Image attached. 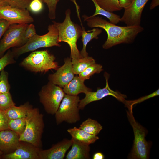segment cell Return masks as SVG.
I'll use <instances>...</instances> for the list:
<instances>
[{
    "instance_id": "cell-1",
    "label": "cell",
    "mask_w": 159,
    "mask_h": 159,
    "mask_svg": "<svg viewBox=\"0 0 159 159\" xmlns=\"http://www.w3.org/2000/svg\"><path fill=\"white\" fill-rule=\"evenodd\" d=\"M82 17L89 27L100 28L106 32L107 38L102 45L103 48L105 49L122 43H132L138 34L144 30V28L140 25L120 26L108 22L99 16L83 15Z\"/></svg>"
},
{
    "instance_id": "cell-2",
    "label": "cell",
    "mask_w": 159,
    "mask_h": 159,
    "mask_svg": "<svg viewBox=\"0 0 159 159\" xmlns=\"http://www.w3.org/2000/svg\"><path fill=\"white\" fill-rule=\"evenodd\" d=\"M65 16L62 23L52 21L58 32V42H66L70 48V58L72 59H77L82 57L77 45L78 39L81 36L82 29L78 24L72 22L71 19V10L67 9L65 12Z\"/></svg>"
},
{
    "instance_id": "cell-3",
    "label": "cell",
    "mask_w": 159,
    "mask_h": 159,
    "mask_svg": "<svg viewBox=\"0 0 159 159\" xmlns=\"http://www.w3.org/2000/svg\"><path fill=\"white\" fill-rule=\"evenodd\" d=\"M26 120L25 129L19 136V141L27 142L40 149L42 146L41 139L44 126L43 115L38 108L32 107Z\"/></svg>"
},
{
    "instance_id": "cell-4",
    "label": "cell",
    "mask_w": 159,
    "mask_h": 159,
    "mask_svg": "<svg viewBox=\"0 0 159 159\" xmlns=\"http://www.w3.org/2000/svg\"><path fill=\"white\" fill-rule=\"evenodd\" d=\"M48 30V32L45 34L39 35L36 34L23 46L14 49L12 52L14 57L41 48L60 47L58 42V32L56 26L54 24L49 25Z\"/></svg>"
},
{
    "instance_id": "cell-5",
    "label": "cell",
    "mask_w": 159,
    "mask_h": 159,
    "mask_svg": "<svg viewBox=\"0 0 159 159\" xmlns=\"http://www.w3.org/2000/svg\"><path fill=\"white\" fill-rule=\"evenodd\" d=\"M55 57L47 50L33 51L21 62L26 69L34 72H46L49 70H57L59 67Z\"/></svg>"
},
{
    "instance_id": "cell-6",
    "label": "cell",
    "mask_w": 159,
    "mask_h": 159,
    "mask_svg": "<svg viewBox=\"0 0 159 159\" xmlns=\"http://www.w3.org/2000/svg\"><path fill=\"white\" fill-rule=\"evenodd\" d=\"M80 101L78 95L65 94L55 114L56 123L59 125L63 122L75 123L80 120L78 105Z\"/></svg>"
},
{
    "instance_id": "cell-7",
    "label": "cell",
    "mask_w": 159,
    "mask_h": 159,
    "mask_svg": "<svg viewBox=\"0 0 159 159\" xmlns=\"http://www.w3.org/2000/svg\"><path fill=\"white\" fill-rule=\"evenodd\" d=\"M65 94L61 87L50 81L42 87L38 94L45 110L52 115L57 111Z\"/></svg>"
},
{
    "instance_id": "cell-8",
    "label": "cell",
    "mask_w": 159,
    "mask_h": 159,
    "mask_svg": "<svg viewBox=\"0 0 159 159\" xmlns=\"http://www.w3.org/2000/svg\"><path fill=\"white\" fill-rule=\"evenodd\" d=\"M127 116L133 128L134 140L130 158L132 159H146L148 158L149 145L145 138L146 132L144 128L136 122L130 108Z\"/></svg>"
},
{
    "instance_id": "cell-9",
    "label": "cell",
    "mask_w": 159,
    "mask_h": 159,
    "mask_svg": "<svg viewBox=\"0 0 159 159\" xmlns=\"http://www.w3.org/2000/svg\"><path fill=\"white\" fill-rule=\"evenodd\" d=\"M28 24H14L9 26L0 41V58L11 48L20 47L24 44L23 35Z\"/></svg>"
},
{
    "instance_id": "cell-10",
    "label": "cell",
    "mask_w": 159,
    "mask_h": 159,
    "mask_svg": "<svg viewBox=\"0 0 159 159\" xmlns=\"http://www.w3.org/2000/svg\"><path fill=\"white\" fill-rule=\"evenodd\" d=\"M105 75L106 80L105 87L102 88H98L95 92L90 91L85 94V97L80 100L79 102L78 107L80 110L83 109L86 105L92 102L100 100L108 95L112 96L125 104L126 101L125 99L126 96L119 92L112 90L109 85L108 77L106 74Z\"/></svg>"
},
{
    "instance_id": "cell-11",
    "label": "cell",
    "mask_w": 159,
    "mask_h": 159,
    "mask_svg": "<svg viewBox=\"0 0 159 159\" xmlns=\"http://www.w3.org/2000/svg\"><path fill=\"white\" fill-rule=\"evenodd\" d=\"M0 19L7 21L11 25L27 24L34 21L29 11L7 5L0 7Z\"/></svg>"
},
{
    "instance_id": "cell-12",
    "label": "cell",
    "mask_w": 159,
    "mask_h": 159,
    "mask_svg": "<svg viewBox=\"0 0 159 159\" xmlns=\"http://www.w3.org/2000/svg\"><path fill=\"white\" fill-rule=\"evenodd\" d=\"M149 0H134L131 5L124 9L120 21L127 26L140 25L142 14L147 2Z\"/></svg>"
},
{
    "instance_id": "cell-13",
    "label": "cell",
    "mask_w": 159,
    "mask_h": 159,
    "mask_svg": "<svg viewBox=\"0 0 159 159\" xmlns=\"http://www.w3.org/2000/svg\"><path fill=\"white\" fill-rule=\"evenodd\" d=\"M64 62V64L59 68L55 73L48 76L49 81L62 88L69 83L74 76L71 58L65 59Z\"/></svg>"
},
{
    "instance_id": "cell-14",
    "label": "cell",
    "mask_w": 159,
    "mask_h": 159,
    "mask_svg": "<svg viewBox=\"0 0 159 159\" xmlns=\"http://www.w3.org/2000/svg\"><path fill=\"white\" fill-rule=\"evenodd\" d=\"M40 149L27 142L20 141L14 151L3 154L1 158L5 159H39L38 152Z\"/></svg>"
},
{
    "instance_id": "cell-15",
    "label": "cell",
    "mask_w": 159,
    "mask_h": 159,
    "mask_svg": "<svg viewBox=\"0 0 159 159\" xmlns=\"http://www.w3.org/2000/svg\"><path fill=\"white\" fill-rule=\"evenodd\" d=\"M72 144L71 139H64L53 145L49 149H40L38 152L39 159H63Z\"/></svg>"
},
{
    "instance_id": "cell-16",
    "label": "cell",
    "mask_w": 159,
    "mask_h": 159,
    "mask_svg": "<svg viewBox=\"0 0 159 159\" xmlns=\"http://www.w3.org/2000/svg\"><path fill=\"white\" fill-rule=\"evenodd\" d=\"M19 136L13 131L6 129L0 131V150L6 154L14 151L19 146Z\"/></svg>"
},
{
    "instance_id": "cell-17",
    "label": "cell",
    "mask_w": 159,
    "mask_h": 159,
    "mask_svg": "<svg viewBox=\"0 0 159 159\" xmlns=\"http://www.w3.org/2000/svg\"><path fill=\"white\" fill-rule=\"evenodd\" d=\"M72 148L66 156V159H89L90 147L86 144L71 138Z\"/></svg>"
},
{
    "instance_id": "cell-18",
    "label": "cell",
    "mask_w": 159,
    "mask_h": 159,
    "mask_svg": "<svg viewBox=\"0 0 159 159\" xmlns=\"http://www.w3.org/2000/svg\"><path fill=\"white\" fill-rule=\"evenodd\" d=\"M84 80L79 76H74L73 79L63 88V90L65 94L72 96H77L81 93L85 94L92 91L91 89L87 87L84 83Z\"/></svg>"
},
{
    "instance_id": "cell-19",
    "label": "cell",
    "mask_w": 159,
    "mask_h": 159,
    "mask_svg": "<svg viewBox=\"0 0 159 159\" xmlns=\"http://www.w3.org/2000/svg\"><path fill=\"white\" fill-rule=\"evenodd\" d=\"M76 9L78 17L80 22L82 30L81 36L82 40L83 43V47L80 53L82 57H85L88 56V53L86 50V47L87 44L94 39H97L98 38V36L102 32V30L101 29L95 28L93 29L92 30L88 31V32L86 31L82 25L80 18L79 13L80 9L77 8Z\"/></svg>"
},
{
    "instance_id": "cell-20",
    "label": "cell",
    "mask_w": 159,
    "mask_h": 159,
    "mask_svg": "<svg viewBox=\"0 0 159 159\" xmlns=\"http://www.w3.org/2000/svg\"><path fill=\"white\" fill-rule=\"evenodd\" d=\"M67 131L72 138L88 145L93 143L99 139L97 135L89 134L76 127L68 129Z\"/></svg>"
},
{
    "instance_id": "cell-21",
    "label": "cell",
    "mask_w": 159,
    "mask_h": 159,
    "mask_svg": "<svg viewBox=\"0 0 159 159\" xmlns=\"http://www.w3.org/2000/svg\"><path fill=\"white\" fill-rule=\"evenodd\" d=\"M32 107L29 103L27 102L19 106L14 105L4 111L9 119L25 118Z\"/></svg>"
},
{
    "instance_id": "cell-22",
    "label": "cell",
    "mask_w": 159,
    "mask_h": 159,
    "mask_svg": "<svg viewBox=\"0 0 159 159\" xmlns=\"http://www.w3.org/2000/svg\"><path fill=\"white\" fill-rule=\"evenodd\" d=\"M72 70L74 74L79 75L90 65L96 63L95 60L87 56L77 59H71Z\"/></svg>"
},
{
    "instance_id": "cell-23",
    "label": "cell",
    "mask_w": 159,
    "mask_h": 159,
    "mask_svg": "<svg viewBox=\"0 0 159 159\" xmlns=\"http://www.w3.org/2000/svg\"><path fill=\"white\" fill-rule=\"evenodd\" d=\"M79 128L89 134L97 135L102 129V127L97 121L89 118L80 125Z\"/></svg>"
},
{
    "instance_id": "cell-24",
    "label": "cell",
    "mask_w": 159,
    "mask_h": 159,
    "mask_svg": "<svg viewBox=\"0 0 159 159\" xmlns=\"http://www.w3.org/2000/svg\"><path fill=\"white\" fill-rule=\"evenodd\" d=\"M94 4L95 7V12L91 17L101 15L107 18L110 22L114 24H117L120 21V16L113 12L107 11L100 6L95 0H91Z\"/></svg>"
},
{
    "instance_id": "cell-25",
    "label": "cell",
    "mask_w": 159,
    "mask_h": 159,
    "mask_svg": "<svg viewBox=\"0 0 159 159\" xmlns=\"http://www.w3.org/2000/svg\"><path fill=\"white\" fill-rule=\"evenodd\" d=\"M26 126V118L9 119L8 127L19 136L24 132Z\"/></svg>"
},
{
    "instance_id": "cell-26",
    "label": "cell",
    "mask_w": 159,
    "mask_h": 159,
    "mask_svg": "<svg viewBox=\"0 0 159 159\" xmlns=\"http://www.w3.org/2000/svg\"><path fill=\"white\" fill-rule=\"evenodd\" d=\"M101 8L109 12H113L119 11L122 8L120 5L119 0H95Z\"/></svg>"
},
{
    "instance_id": "cell-27",
    "label": "cell",
    "mask_w": 159,
    "mask_h": 159,
    "mask_svg": "<svg viewBox=\"0 0 159 159\" xmlns=\"http://www.w3.org/2000/svg\"><path fill=\"white\" fill-rule=\"evenodd\" d=\"M102 70V66L95 63L87 67L79 74V76L80 79L85 81L89 79L95 74L99 73Z\"/></svg>"
},
{
    "instance_id": "cell-28",
    "label": "cell",
    "mask_w": 159,
    "mask_h": 159,
    "mask_svg": "<svg viewBox=\"0 0 159 159\" xmlns=\"http://www.w3.org/2000/svg\"><path fill=\"white\" fill-rule=\"evenodd\" d=\"M15 105L9 92L0 93V110L5 111Z\"/></svg>"
},
{
    "instance_id": "cell-29",
    "label": "cell",
    "mask_w": 159,
    "mask_h": 159,
    "mask_svg": "<svg viewBox=\"0 0 159 159\" xmlns=\"http://www.w3.org/2000/svg\"><path fill=\"white\" fill-rule=\"evenodd\" d=\"M8 73L2 69L0 74V93L9 92L10 86L8 81Z\"/></svg>"
},
{
    "instance_id": "cell-30",
    "label": "cell",
    "mask_w": 159,
    "mask_h": 159,
    "mask_svg": "<svg viewBox=\"0 0 159 159\" xmlns=\"http://www.w3.org/2000/svg\"><path fill=\"white\" fill-rule=\"evenodd\" d=\"M14 57L12 51L9 49L0 58V72L8 65L15 62Z\"/></svg>"
},
{
    "instance_id": "cell-31",
    "label": "cell",
    "mask_w": 159,
    "mask_h": 159,
    "mask_svg": "<svg viewBox=\"0 0 159 159\" xmlns=\"http://www.w3.org/2000/svg\"><path fill=\"white\" fill-rule=\"evenodd\" d=\"M159 95V90L158 89L152 93L137 100L133 101H126L125 105H127L128 108L132 109V106L134 105L140 103L147 99L158 95Z\"/></svg>"
},
{
    "instance_id": "cell-32",
    "label": "cell",
    "mask_w": 159,
    "mask_h": 159,
    "mask_svg": "<svg viewBox=\"0 0 159 159\" xmlns=\"http://www.w3.org/2000/svg\"><path fill=\"white\" fill-rule=\"evenodd\" d=\"M8 4L12 7L19 8L27 9L31 0H4Z\"/></svg>"
},
{
    "instance_id": "cell-33",
    "label": "cell",
    "mask_w": 159,
    "mask_h": 159,
    "mask_svg": "<svg viewBox=\"0 0 159 159\" xmlns=\"http://www.w3.org/2000/svg\"><path fill=\"white\" fill-rule=\"evenodd\" d=\"M36 34L34 25L32 23L28 24L23 35L24 44Z\"/></svg>"
},
{
    "instance_id": "cell-34",
    "label": "cell",
    "mask_w": 159,
    "mask_h": 159,
    "mask_svg": "<svg viewBox=\"0 0 159 159\" xmlns=\"http://www.w3.org/2000/svg\"><path fill=\"white\" fill-rule=\"evenodd\" d=\"M59 0H48L47 4L48 9V17L51 19L56 18L57 4Z\"/></svg>"
},
{
    "instance_id": "cell-35",
    "label": "cell",
    "mask_w": 159,
    "mask_h": 159,
    "mask_svg": "<svg viewBox=\"0 0 159 159\" xmlns=\"http://www.w3.org/2000/svg\"><path fill=\"white\" fill-rule=\"evenodd\" d=\"M42 3L40 0H32L30 3L27 9L34 13H39L43 9Z\"/></svg>"
},
{
    "instance_id": "cell-36",
    "label": "cell",
    "mask_w": 159,
    "mask_h": 159,
    "mask_svg": "<svg viewBox=\"0 0 159 159\" xmlns=\"http://www.w3.org/2000/svg\"><path fill=\"white\" fill-rule=\"evenodd\" d=\"M8 120L5 111L0 110V131L9 129L8 127Z\"/></svg>"
},
{
    "instance_id": "cell-37",
    "label": "cell",
    "mask_w": 159,
    "mask_h": 159,
    "mask_svg": "<svg viewBox=\"0 0 159 159\" xmlns=\"http://www.w3.org/2000/svg\"><path fill=\"white\" fill-rule=\"evenodd\" d=\"M10 25V24L7 21L0 19V41L1 37Z\"/></svg>"
},
{
    "instance_id": "cell-38",
    "label": "cell",
    "mask_w": 159,
    "mask_h": 159,
    "mask_svg": "<svg viewBox=\"0 0 159 159\" xmlns=\"http://www.w3.org/2000/svg\"><path fill=\"white\" fill-rule=\"evenodd\" d=\"M121 6L124 9L129 7L134 0H119Z\"/></svg>"
},
{
    "instance_id": "cell-39",
    "label": "cell",
    "mask_w": 159,
    "mask_h": 159,
    "mask_svg": "<svg viewBox=\"0 0 159 159\" xmlns=\"http://www.w3.org/2000/svg\"><path fill=\"white\" fill-rule=\"evenodd\" d=\"M93 159H103L104 156L101 152H97L95 153L93 156Z\"/></svg>"
},
{
    "instance_id": "cell-40",
    "label": "cell",
    "mask_w": 159,
    "mask_h": 159,
    "mask_svg": "<svg viewBox=\"0 0 159 159\" xmlns=\"http://www.w3.org/2000/svg\"><path fill=\"white\" fill-rule=\"evenodd\" d=\"M159 4V0H152L150 6V9L152 10L158 6Z\"/></svg>"
},
{
    "instance_id": "cell-41",
    "label": "cell",
    "mask_w": 159,
    "mask_h": 159,
    "mask_svg": "<svg viewBox=\"0 0 159 159\" xmlns=\"http://www.w3.org/2000/svg\"><path fill=\"white\" fill-rule=\"evenodd\" d=\"M8 5V4L4 0H0V7Z\"/></svg>"
},
{
    "instance_id": "cell-42",
    "label": "cell",
    "mask_w": 159,
    "mask_h": 159,
    "mask_svg": "<svg viewBox=\"0 0 159 159\" xmlns=\"http://www.w3.org/2000/svg\"><path fill=\"white\" fill-rule=\"evenodd\" d=\"M32 0H31V1ZM43 3H46V4H47L48 0H40Z\"/></svg>"
},
{
    "instance_id": "cell-43",
    "label": "cell",
    "mask_w": 159,
    "mask_h": 159,
    "mask_svg": "<svg viewBox=\"0 0 159 159\" xmlns=\"http://www.w3.org/2000/svg\"><path fill=\"white\" fill-rule=\"evenodd\" d=\"M3 154V153L0 150V159L1 158Z\"/></svg>"
}]
</instances>
